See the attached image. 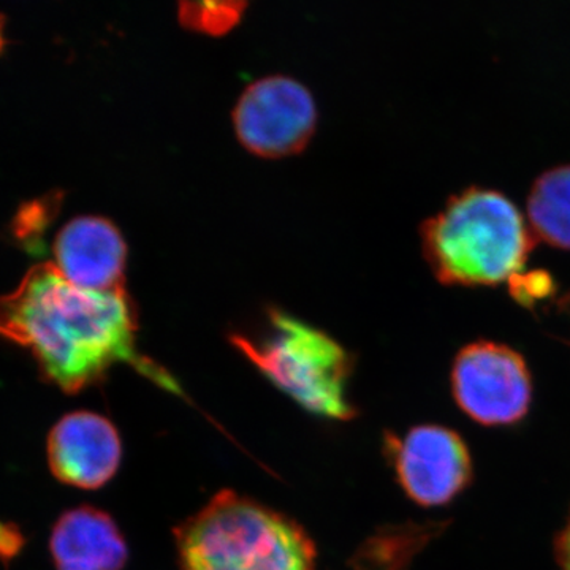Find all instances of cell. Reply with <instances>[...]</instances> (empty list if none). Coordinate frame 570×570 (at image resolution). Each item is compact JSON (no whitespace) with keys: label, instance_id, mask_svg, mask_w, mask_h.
<instances>
[{"label":"cell","instance_id":"obj_10","mask_svg":"<svg viewBox=\"0 0 570 570\" xmlns=\"http://www.w3.org/2000/svg\"><path fill=\"white\" fill-rule=\"evenodd\" d=\"M58 570H122L129 549L118 524L91 505L63 513L51 535Z\"/></svg>","mask_w":570,"mask_h":570},{"label":"cell","instance_id":"obj_7","mask_svg":"<svg viewBox=\"0 0 570 570\" xmlns=\"http://www.w3.org/2000/svg\"><path fill=\"white\" fill-rule=\"evenodd\" d=\"M390 448L401 487L409 498L425 508L448 504L471 480L466 444L449 428H412L403 441L393 438Z\"/></svg>","mask_w":570,"mask_h":570},{"label":"cell","instance_id":"obj_2","mask_svg":"<svg viewBox=\"0 0 570 570\" xmlns=\"http://www.w3.org/2000/svg\"><path fill=\"white\" fill-rule=\"evenodd\" d=\"M423 255L445 284H498L527 262L535 236L501 190L471 186L453 194L420 227Z\"/></svg>","mask_w":570,"mask_h":570},{"label":"cell","instance_id":"obj_8","mask_svg":"<svg viewBox=\"0 0 570 570\" xmlns=\"http://www.w3.org/2000/svg\"><path fill=\"white\" fill-rule=\"evenodd\" d=\"M122 445L110 420L73 412L59 420L48 439L52 474L67 485L96 490L107 485L121 464Z\"/></svg>","mask_w":570,"mask_h":570},{"label":"cell","instance_id":"obj_13","mask_svg":"<svg viewBox=\"0 0 570 570\" xmlns=\"http://www.w3.org/2000/svg\"><path fill=\"white\" fill-rule=\"evenodd\" d=\"M557 562L560 570H570V513L568 523L557 540Z\"/></svg>","mask_w":570,"mask_h":570},{"label":"cell","instance_id":"obj_11","mask_svg":"<svg viewBox=\"0 0 570 570\" xmlns=\"http://www.w3.org/2000/svg\"><path fill=\"white\" fill-rule=\"evenodd\" d=\"M527 206L535 238L570 249V164L540 174L532 183Z\"/></svg>","mask_w":570,"mask_h":570},{"label":"cell","instance_id":"obj_9","mask_svg":"<svg viewBox=\"0 0 570 570\" xmlns=\"http://www.w3.org/2000/svg\"><path fill=\"white\" fill-rule=\"evenodd\" d=\"M126 261L121 232L104 217H77L56 236L52 265L67 281L86 291L122 288Z\"/></svg>","mask_w":570,"mask_h":570},{"label":"cell","instance_id":"obj_12","mask_svg":"<svg viewBox=\"0 0 570 570\" xmlns=\"http://www.w3.org/2000/svg\"><path fill=\"white\" fill-rule=\"evenodd\" d=\"M242 3H183L181 21L189 28L208 33L227 32L242 18Z\"/></svg>","mask_w":570,"mask_h":570},{"label":"cell","instance_id":"obj_4","mask_svg":"<svg viewBox=\"0 0 570 570\" xmlns=\"http://www.w3.org/2000/svg\"><path fill=\"white\" fill-rule=\"evenodd\" d=\"M243 355L272 384L322 419L348 420L352 358L346 348L316 326L283 311H269L268 328L257 336H230Z\"/></svg>","mask_w":570,"mask_h":570},{"label":"cell","instance_id":"obj_1","mask_svg":"<svg viewBox=\"0 0 570 570\" xmlns=\"http://www.w3.org/2000/svg\"><path fill=\"white\" fill-rule=\"evenodd\" d=\"M137 314L122 288L77 287L50 264L33 266L9 295L0 296V336L29 348L43 376L66 393L107 377L119 363L167 392L183 396L178 381L137 351Z\"/></svg>","mask_w":570,"mask_h":570},{"label":"cell","instance_id":"obj_5","mask_svg":"<svg viewBox=\"0 0 570 570\" xmlns=\"http://www.w3.org/2000/svg\"><path fill=\"white\" fill-rule=\"evenodd\" d=\"M456 403L482 425H510L527 415L531 374L519 352L493 341H475L456 355L452 370Z\"/></svg>","mask_w":570,"mask_h":570},{"label":"cell","instance_id":"obj_6","mask_svg":"<svg viewBox=\"0 0 570 570\" xmlns=\"http://www.w3.org/2000/svg\"><path fill=\"white\" fill-rule=\"evenodd\" d=\"M316 121L313 96L302 82L287 77L253 82L234 111L239 141L250 153L269 159L302 151L313 137Z\"/></svg>","mask_w":570,"mask_h":570},{"label":"cell","instance_id":"obj_3","mask_svg":"<svg viewBox=\"0 0 570 570\" xmlns=\"http://www.w3.org/2000/svg\"><path fill=\"white\" fill-rule=\"evenodd\" d=\"M175 538L181 570H316L303 527L232 490L214 494Z\"/></svg>","mask_w":570,"mask_h":570}]
</instances>
